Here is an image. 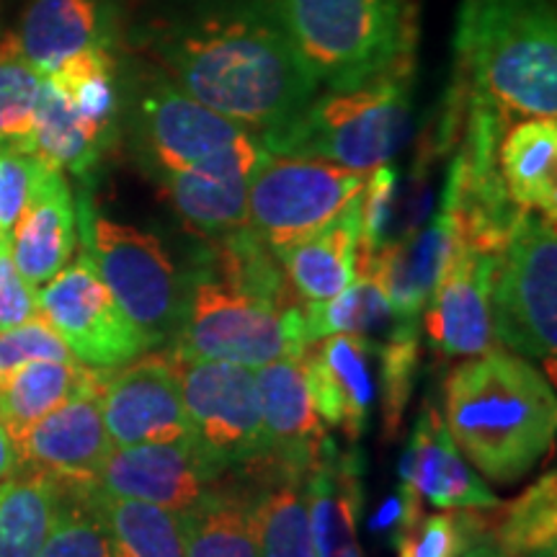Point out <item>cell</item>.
Returning <instances> with one entry per match:
<instances>
[{
  "instance_id": "8992f818",
  "label": "cell",
  "mask_w": 557,
  "mask_h": 557,
  "mask_svg": "<svg viewBox=\"0 0 557 557\" xmlns=\"http://www.w3.org/2000/svg\"><path fill=\"white\" fill-rule=\"evenodd\" d=\"M320 88L377 75L416 50L410 0H274Z\"/></svg>"
},
{
  "instance_id": "74e56055",
  "label": "cell",
  "mask_w": 557,
  "mask_h": 557,
  "mask_svg": "<svg viewBox=\"0 0 557 557\" xmlns=\"http://www.w3.org/2000/svg\"><path fill=\"white\" fill-rule=\"evenodd\" d=\"M34 557H111L107 529L88 498V487L62 485L54 521Z\"/></svg>"
},
{
  "instance_id": "d6a6232c",
  "label": "cell",
  "mask_w": 557,
  "mask_h": 557,
  "mask_svg": "<svg viewBox=\"0 0 557 557\" xmlns=\"http://www.w3.org/2000/svg\"><path fill=\"white\" fill-rule=\"evenodd\" d=\"M62 483L45 472L16 470L0 483V557H34L50 532Z\"/></svg>"
},
{
  "instance_id": "f35d334b",
  "label": "cell",
  "mask_w": 557,
  "mask_h": 557,
  "mask_svg": "<svg viewBox=\"0 0 557 557\" xmlns=\"http://www.w3.org/2000/svg\"><path fill=\"white\" fill-rule=\"evenodd\" d=\"M418 369H421V336L418 329L403 331L380 344V393H382V426L385 438L393 442L403 429L410 395H413Z\"/></svg>"
},
{
  "instance_id": "836d02e7",
  "label": "cell",
  "mask_w": 557,
  "mask_h": 557,
  "mask_svg": "<svg viewBox=\"0 0 557 557\" xmlns=\"http://www.w3.org/2000/svg\"><path fill=\"white\" fill-rule=\"evenodd\" d=\"M487 517L491 540L506 557L557 553V480L555 472L534 480L511 504H498Z\"/></svg>"
},
{
  "instance_id": "e0dca14e",
  "label": "cell",
  "mask_w": 557,
  "mask_h": 557,
  "mask_svg": "<svg viewBox=\"0 0 557 557\" xmlns=\"http://www.w3.org/2000/svg\"><path fill=\"white\" fill-rule=\"evenodd\" d=\"M380 344L382 341L336 333L310 344L302 354L320 421L325 429H338L351 444L367 434L377 403Z\"/></svg>"
},
{
  "instance_id": "f1b7e54d",
  "label": "cell",
  "mask_w": 557,
  "mask_h": 557,
  "mask_svg": "<svg viewBox=\"0 0 557 557\" xmlns=\"http://www.w3.org/2000/svg\"><path fill=\"white\" fill-rule=\"evenodd\" d=\"M109 369H90L81 361H26L0 385V421L11 442L39 418L65 406L75 395L99 387Z\"/></svg>"
},
{
  "instance_id": "2e32d148",
  "label": "cell",
  "mask_w": 557,
  "mask_h": 557,
  "mask_svg": "<svg viewBox=\"0 0 557 557\" xmlns=\"http://www.w3.org/2000/svg\"><path fill=\"white\" fill-rule=\"evenodd\" d=\"M498 256L457 243L421 312L423 333L438 357L470 359L498 346L491 325V284Z\"/></svg>"
},
{
  "instance_id": "5bb4252c",
  "label": "cell",
  "mask_w": 557,
  "mask_h": 557,
  "mask_svg": "<svg viewBox=\"0 0 557 557\" xmlns=\"http://www.w3.org/2000/svg\"><path fill=\"white\" fill-rule=\"evenodd\" d=\"M400 524L418 519L423 504L434 508H475L493 511L500 500L483 478L470 468L451 442L444 418L426 403L408 438L406 457L400 465ZM398 524V527H400Z\"/></svg>"
},
{
  "instance_id": "83f0119b",
  "label": "cell",
  "mask_w": 557,
  "mask_h": 557,
  "mask_svg": "<svg viewBox=\"0 0 557 557\" xmlns=\"http://www.w3.org/2000/svg\"><path fill=\"white\" fill-rule=\"evenodd\" d=\"M181 534L186 557H259L246 483L235 475L220 478L181 511Z\"/></svg>"
},
{
  "instance_id": "ffe728a7",
  "label": "cell",
  "mask_w": 557,
  "mask_h": 557,
  "mask_svg": "<svg viewBox=\"0 0 557 557\" xmlns=\"http://www.w3.org/2000/svg\"><path fill=\"white\" fill-rule=\"evenodd\" d=\"M457 243L455 218L438 207L423 230L406 233L398 240H385L374 253L359 259L357 274L372 276L400 318L421 323V312L447 269Z\"/></svg>"
},
{
  "instance_id": "4316f807",
  "label": "cell",
  "mask_w": 557,
  "mask_h": 557,
  "mask_svg": "<svg viewBox=\"0 0 557 557\" xmlns=\"http://www.w3.org/2000/svg\"><path fill=\"white\" fill-rule=\"evenodd\" d=\"M498 173L508 199L524 212L557 218V122L529 116L504 132L498 143Z\"/></svg>"
},
{
  "instance_id": "8d00e7d4",
  "label": "cell",
  "mask_w": 557,
  "mask_h": 557,
  "mask_svg": "<svg viewBox=\"0 0 557 557\" xmlns=\"http://www.w3.org/2000/svg\"><path fill=\"white\" fill-rule=\"evenodd\" d=\"M485 537H491L485 511L444 508L400 524L393 545L398 557H462Z\"/></svg>"
},
{
  "instance_id": "5b68a950",
  "label": "cell",
  "mask_w": 557,
  "mask_h": 557,
  "mask_svg": "<svg viewBox=\"0 0 557 557\" xmlns=\"http://www.w3.org/2000/svg\"><path fill=\"white\" fill-rule=\"evenodd\" d=\"M413 120V54L346 86L320 88L282 127L261 135L271 156L315 158L372 173L393 163Z\"/></svg>"
},
{
  "instance_id": "7a4b0ae2",
  "label": "cell",
  "mask_w": 557,
  "mask_h": 557,
  "mask_svg": "<svg viewBox=\"0 0 557 557\" xmlns=\"http://www.w3.org/2000/svg\"><path fill=\"white\" fill-rule=\"evenodd\" d=\"M184 318L169 351L250 369L308 351L302 308L282 263L248 225L207 238L184 271Z\"/></svg>"
},
{
  "instance_id": "ac0fdd59",
  "label": "cell",
  "mask_w": 557,
  "mask_h": 557,
  "mask_svg": "<svg viewBox=\"0 0 557 557\" xmlns=\"http://www.w3.org/2000/svg\"><path fill=\"white\" fill-rule=\"evenodd\" d=\"M256 387L263 429V457L256 468L308 475L331 436L312 406L302 357L276 359L259 367Z\"/></svg>"
},
{
  "instance_id": "44dd1931",
  "label": "cell",
  "mask_w": 557,
  "mask_h": 557,
  "mask_svg": "<svg viewBox=\"0 0 557 557\" xmlns=\"http://www.w3.org/2000/svg\"><path fill=\"white\" fill-rule=\"evenodd\" d=\"M267 158L261 137H253L220 163L173 173L160 178L158 186L194 233L205 240L220 238L248 225V184Z\"/></svg>"
},
{
  "instance_id": "e575fe53",
  "label": "cell",
  "mask_w": 557,
  "mask_h": 557,
  "mask_svg": "<svg viewBox=\"0 0 557 557\" xmlns=\"http://www.w3.org/2000/svg\"><path fill=\"white\" fill-rule=\"evenodd\" d=\"M65 96L83 120L96 124L114 137L120 116V86H116V60L111 47H90L45 75Z\"/></svg>"
},
{
  "instance_id": "30bf717a",
  "label": "cell",
  "mask_w": 557,
  "mask_h": 557,
  "mask_svg": "<svg viewBox=\"0 0 557 557\" xmlns=\"http://www.w3.org/2000/svg\"><path fill=\"white\" fill-rule=\"evenodd\" d=\"M173 359L191 442L201 459L218 478L253 470L263 457L261 403L253 369L178 354H173Z\"/></svg>"
},
{
  "instance_id": "7c38bea8",
  "label": "cell",
  "mask_w": 557,
  "mask_h": 557,
  "mask_svg": "<svg viewBox=\"0 0 557 557\" xmlns=\"http://www.w3.org/2000/svg\"><path fill=\"white\" fill-rule=\"evenodd\" d=\"M37 310L73 359L90 369H116L148 351L83 250L37 289Z\"/></svg>"
},
{
  "instance_id": "7402d4cb",
  "label": "cell",
  "mask_w": 557,
  "mask_h": 557,
  "mask_svg": "<svg viewBox=\"0 0 557 557\" xmlns=\"http://www.w3.org/2000/svg\"><path fill=\"white\" fill-rule=\"evenodd\" d=\"M9 240L21 276L34 289L73 261L78 250V201L67 184V173L45 163Z\"/></svg>"
},
{
  "instance_id": "7bdbcfd3",
  "label": "cell",
  "mask_w": 557,
  "mask_h": 557,
  "mask_svg": "<svg viewBox=\"0 0 557 557\" xmlns=\"http://www.w3.org/2000/svg\"><path fill=\"white\" fill-rule=\"evenodd\" d=\"M16 470H18L16 447H13L9 431H5L3 421H0V483H3L5 478H11Z\"/></svg>"
},
{
  "instance_id": "f6af8a7d",
  "label": "cell",
  "mask_w": 557,
  "mask_h": 557,
  "mask_svg": "<svg viewBox=\"0 0 557 557\" xmlns=\"http://www.w3.org/2000/svg\"><path fill=\"white\" fill-rule=\"evenodd\" d=\"M462 557H506V555L500 553V547L496 545V542H493L491 537H485L483 542H478L475 547H470Z\"/></svg>"
},
{
  "instance_id": "9a60e30c",
  "label": "cell",
  "mask_w": 557,
  "mask_h": 557,
  "mask_svg": "<svg viewBox=\"0 0 557 557\" xmlns=\"http://www.w3.org/2000/svg\"><path fill=\"white\" fill-rule=\"evenodd\" d=\"M101 385L54 408L13 442L18 470L45 472L73 487L96 485L114 449L101 413Z\"/></svg>"
},
{
  "instance_id": "60d3db41",
  "label": "cell",
  "mask_w": 557,
  "mask_h": 557,
  "mask_svg": "<svg viewBox=\"0 0 557 557\" xmlns=\"http://www.w3.org/2000/svg\"><path fill=\"white\" fill-rule=\"evenodd\" d=\"M45 169V160L32 152L0 148V235L9 238L21 209L32 197L34 184Z\"/></svg>"
},
{
  "instance_id": "277c9868",
  "label": "cell",
  "mask_w": 557,
  "mask_h": 557,
  "mask_svg": "<svg viewBox=\"0 0 557 557\" xmlns=\"http://www.w3.org/2000/svg\"><path fill=\"white\" fill-rule=\"evenodd\" d=\"M455 50L472 101L506 122L557 114V18L549 0H465Z\"/></svg>"
},
{
  "instance_id": "3957f363",
  "label": "cell",
  "mask_w": 557,
  "mask_h": 557,
  "mask_svg": "<svg viewBox=\"0 0 557 557\" xmlns=\"http://www.w3.org/2000/svg\"><path fill=\"white\" fill-rule=\"evenodd\" d=\"M442 418L480 478L513 485L553 447L557 398L527 359L493 346L451 369Z\"/></svg>"
},
{
  "instance_id": "d6986e66",
  "label": "cell",
  "mask_w": 557,
  "mask_h": 557,
  "mask_svg": "<svg viewBox=\"0 0 557 557\" xmlns=\"http://www.w3.org/2000/svg\"><path fill=\"white\" fill-rule=\"evenodd\" d=\"M218 480V472L201 459L191 438H184L111 449L96 487L111 496L143 500L181 513L197 504Z\"/></svg>"
},
{
  "instance_id": "1f68e13d",
  "label": "cell",
  "mask_w": 557,
  "mask_h": 557,
  "mask_svg": "<svg viewBox=\"0 0 557 557\" xmlns=\"http://www.w3.org/2000/svg\"><path fill=\"white\" fill-rule=\"evenodd\" d=\"M111 135L70 107L65 96L45 78L39 96L37 122H34L32 156L45 160L52 169L86 178L99 165L103 150L111 145Z\"/></svg>"
},
{
  "instance_id": "b9f144b4",
  "label": "cell",
  "mask_w": 557,
  "mask_h": 557,
  "mask_svg": "<svg viewBox=\"0 0 557 557\" xmlns=\"http://www.w3.org/2000/svg\"><path fill=\"white\" fill-rule=\"evenodd\" d=\"M37 315V289L21 276L11 240L0 235V331L16 329Z\"/></svg>"
},
{
  "instance_id": "d4e9b609",
  "label": "cell",
  "mask_w": 557,
  "mask_h": 557,
  "mask_svg": "<svg viewBox=\"0 0 557 557\" xmlns=\"http://www.w3.org/2000/svg\"><path fill=\"white\" fill-rule=\"evenodd\" d=\"M235 478H240L250 493L259 557H318L305 475L253 468Z\"/></svg>"
},
{
  "instance_id": "ee69618b",
  "label": "cell",
  "mask_w": 557,
  "mask_h": 557,
  "mask_svg": "<svg viewBox=\"0 0 557 557\" xmlns=\"http://www.w3.org/2000/svg\"><path fill=\"white\" fill-rule=\"evenodd\" d=\"M403 519V498H389L385 508L372 519V529H385V527H398Z\"/></svg>"
},
{
  "instance_id": "4fadbf2b",
  "label": "cell",
  "mask_w": 557,
  "mask_h": 557,
  "mask_svg": "<svg viewBox=\"0 0 557 557\" xmlns=\"http://www.w3.org/2000/svg\"><path fill=\"white\" fill-rule=\"evenodd\" d=\"M101 413L114 449L191 438L176 359L169 348L109 369L101 385Z\"/></svg>"
},
{
  "instance_id": "484cf974",
  "label": "cell",
  "mask_w": 557,
  "mask_h": 557,
  "mask_svg": "<svg viewBox=\"0 0 557 557\" xmlns=\"http://www.w3.org/2000/svg\"><path fill=\"white\" fill-rule=\"evenodd\" d=\"M359 197L331 225L278 256L289 287L302 302H323L336 297L357 278L361 235Z\"/></svg>"
},
{
  "instance_id": "ab89813d",
  "label": "cell",
  "mask_w": 557,
  "mask_h": 557,
  "mask_svg": "<svg viewBox=\"0 0 557 557\" xmlns=\"http://www.w3.org/2000/svg\"><path fill=\"white\" fill-rule=\"evenodd\" d=\"M75 361L70 348L39 315L16 329L0 331V385L26 361Z\"/></svg>"
},
{
  "instance_id": "8fae6325",
  "label": "cell",
  "mask_w": 557,
  "mask_h": 557,
  "mask_svg": "<svg viewBox=\"0 0 557 557\" xmlns=\"http://www.w3.org/2000/svg\"><path fill=\"white\" fill-rule=\"evenodd\" d=\"M132 137L143 165L160 181L233 156L256 132L191 99L156 70L139 86Z\"/></svg>"
},
{
  "instance_id": "603a6c76",
  "label": "cell",
  "mask_w": 557,
  "mask_h": 557,
  "mask_svg": "<svg viewBox=\"0 0 557 557\" xmlns=\"http://www.w3.org/2000/svg\"><path fill=\"white\" fill-rule=\"evenodd\" d=\"M305 493L318 557H361L359 521L364 487L357 451H341L329 438L305 475Z\"/></svg>"
},
{
  "instance_id": "ba28073f",
  "label": "cell",
  "mask_w": 557,
  "mask_h": 557,
  "mask_svg": "<svg viewBox=\"0 0 557 557\" xmlns=\"http://www.w3.org/2000/svg\"><path fill=\"white\" fill-rule=\"evenodd\" d=\"M496 344L519 357L555 361L557 235L555 220L521 209L500 250L491 284Z\"/></svg>"
},
{
  "instance_id": "52a82bcc",
  "label": "cell",
  "mask_w": 557,
  "mask_h": 557,
  "mask_svg": "<svg viewBox=\"0 0 557 557\" xmlns=\"http://www.w3.org/2000/svg\"><path fill=\"white\" fill-rule=\"evenodd\" d=\"M81 250L94 263L148 351L169 348L184 318V271L158 235L103 218L88 194L78 201Z\"/></svg>"
},
{
  "instance_id": "6da1fadb",
  "label": "cell",
  "mask_w": 557,
  "mask_h": 557,
  "mask_svg": "<svg viewBox=\"0 0 557 557\" xmlns=\"http://www.w3.org/2000/svg\"><path fill=\"white\" fill-rule=\"evenodd\" d=\"M143 45L173 86L259 137L320 90L274 0H191L152 21Z\"/></svg>"
},
{
  "instance_id": "d590c367",
  "label": "cell",
  "mask_w": 557,
  "mask_h": 557,
  "mask_svg": "<svg viewBox=\"0 0 557 557\" xmlns=\"http://www.w3.org/2000/svg\"><path fill=\"white\" fill-rule=\"evenodd\" d=\"M45 75L24 58L16 37L0 39V148L32 152Z\"/></svg>"
},
{
  "instance_id": "f546056e",
  "label": "cell",
  "mask_w": 557,
  "mask_h": 557,
  "mask_svg": "<svg viewBox=\"0 0 557 557\" xmlns=\"http://www.w3.org/2000/svg\"><path fill=\"white\" fill-rule=\"evenodd\" d=\"M302 323L308 344L336 336V333L387 341L421 325L416 320L400 318L387 302L380 284L369 274H357L351 287H346L336 297L323 299V302H305Z\"/></svg>"
},
{
  "instance_id": "4dcf8cb0",
  "label": "cell",
  "mask_w": 557,
  "mask_h": 557,
  "mask_svg": "<svg viewBox=\"0 0 557 557\" xmlns=\"http://www.w3.org/2000/svg\"><path fill=\"white\" fill-rule=\"evenodd\" d=\"M88 498L107 529L111 557H186L181 513L120 498L90 485Z\"/></svg>"
},
{
  "instance_id": "9c48e42d",
  "label": "cell",
  "mask_w": 557,
  "mask_h": 557,
  "mask_svg": "<svg viewBox=\"0 0 557 557\" xmlns=\"http://www.w3.org/2000/svg\"><path fill=\"white\" fill-rule=\"evenodd\" d=\"M364 186L367 173L269 152L248 184V227L278 259L331 225Z\"/></svg>"
},
{
  "instance_id": "cb8c5ba5",
  "label": "cell",
  "mask_w": 557,
  "mask_h": 557,
  "mask_svg": "<svg viewBox=\"0 0 557 557\" xmlns=\"http://www.w3.org/2000/svg\"><path fill=\"white\" fill-rule=\"evenodd\" d=\"M109 29L103 0H32L13 37L21 54L50 75L90 47H111Z\"/></svg>"
}]
</instances>
